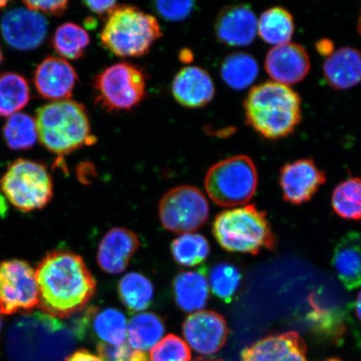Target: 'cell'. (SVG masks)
Masks as SVG:
<instances>
[{"instance_id": "1", "label": "cell", "mask_w": 361, "mask_h": 361, "mask_svg": "<svg viewBox=\"0 0 361 361\" xmlns=\"http://www.w3.org/2000/svg\"><path fill=\"white\" fill-rule=\"evenodd\" d=\"M39 307L45 314L66 319L80 313L97 290V281L80 256L66 250L49 252L35 270Z\"/></svg>"}, {"instance_id": "2", "label": "cell", "mask_w": 361, "mask_h": 361, "mask_svg": "<svg viewBox=\"0 0 361 361\" xmlns=\"http://www.w3.org/2000/svg\"><path fill=\"white\" fill-rule=\"evenodd\" d=\"M247 123L269 140L288 137L301 121V99L288 85L268 81L256 85L245 101Z\"/></svg>"}, {"instance_id": "3", "label": "cell", "mask_w": 361, "mask_h": 361, "mask_svg": "<svg viewBox=\"0 0 361 361\" xmlns=\"http://www.w3.org/2000/svg\"><path fill=\"white\" fill-rule=\"evenodd\" d=\"M56 318L44 313L27 314L8 331L6 349L11 361H66L67 336Z\"/></svg>"}, {"instance_id": "4", "label": "cell", "mask_w": 361, "mask_h": 361, "mask_svg": "<svg viewBox=\"0 0 361 361\" xmlns=\"http://www.w3.org/2000/svg\"><path fill=\"white\" fill-rule=\"evenodd\" d=\"M35 123L39 142L59 156L70 154L96 141L87 112L78 102L65 100L47 104L36 112Z\"/></svg>"}, {"instance_id": "5", "label": "cell", "mask_w": 361, "mask_h": 361, "mask_svg": "<svg viewBox=\"0 0 361 361\" xmlns=\"http://www.w3.org/2000/svg\"><path fill=\"white\" fill-rule=\"evenodd\" d=\"M213 233L219 245L228 252L256 255L276 248L267 214L255 204L222 212L216 216Z\"/></svg>"}, {"instance_id": "6", "label": "cell", "mask_w": 361, "mask_h": 361, "mask_svg": "<svg viewBox=\"0 0 361 361\" xmlns=\"http://www.w3.org/2000/svg\"><path fill=\"white\" fill-rule=\"evenodd\" d=\"M161 36L154 16L137 7L119 6L107 17L101 33L102 47L116 56L141 57Z\"/></svg>"}, {"instance_id": "7", "label": "cell", "mask_w": 361, "mask_h": 361, "mask_svg": "<svg viewBox=\"0 0 361 361\" xmlns=\"http://www.w3.org/2000/svg\"><path fill=\"white\" fill-rule=\"evenodd\" d=\"M204 184L207 195L216 205L240 207L254 197L258 188V171L250 157H232L212 166Z\"/></svg>"}, {"instance_id": "8", "label": "cell", "mask_w": 361, "mask_h": 361, "mask_svg": "<svg viewBox=\"0 0 361 361\" xmlns=\"http://www.w3.org/2000/svg\"><path fill=\"white\" fill-rule=\"evenodd\" d=\"M0 187L11 204L25 213L43 209L53 197L52 179L47 166L23 158L8 166Z\"/></svg>"}, {"instance_id": "9", "label": "cell", "mask_w": 361, "mask_h": 361, "mask_svg": "<svg viewBox=\"0 0 361 361\" xmlns=\"http://www.w3.org/2000/svg\"><path fill=\"white\" fill-rule=\"evenodd\" d=\"M97 102L106 111H128L147 94V79L141 68L128 62L112 65L94 79Z\"/></svg>"}, {"instance_id": "10", "label": "cell", "mask_w": 361, "mask_h": 361, "mask_svg": "<svg viewBox=\"0 0 361 361\" xmlns=\"http://www.w3.org/2000/svg\"><path fill=\"white\" fill-rule=\"evenodd\" d=\"M209 213V203L204 194L188 185L171 189L160 201L161 223L176 233L196 231L207 222Z\"/></svg>"}, {"instance_id": "11", "label": "cell", "mask_w": 361, "mask_h": 361, "mask_svg": "<svg viewBox=\"0 0 361 361\" xmlns=\"http://www.w3.org/2000/svg\"><path fill=\"white\" fill-rule=\"evenodd\" d=\"M39 305L35 270L25 261L12 259L0 264V314L31 312Z\"/></svg>"}, {"instance_id": "12", "label": "cell", "mask_w": 361, "mask_h": 361, "mask_svg": "<svg viewBox=\"0 0 361 361\" xmlns=\"http://www.w3.org/2000/svg\"><path fill=\"white\" fill-rule=\"evenodd\" d=\"M48 21L42 13L16 8L4 13L0 29L4 42L18 51H32L42 45L48 33Z\"/></svg>"}, {"instance_id": "13", "label": "cell", "mask_w": 361, "mask_h": 361, "mask_svg": "<svg viewBox=\"0 0 361 361\" xmlns=\"http://www.w3.org/2000/svg\"><path fill=\"white\" fill-rule=\"evenodd\" d=\"M185 341L202 355H212L223 348L228 337L224 316L215 311L201 310L188 315L183 324Z\"/></svg>"}, {"instance_id": "14", "label": "cell", "mask_w": 361, "mask_h": 361, "mask_svg": "<svg viewBox=\"0 0 361 361\" xmlns=\"http://www.w3.org/2000/svg\"><path fill=\"white\" fill-rule=\"evenodd\" d=\"M326 182V173L310 158L282 166L279 184L283 200L293 205L308 202Z\"/></svg>"}, {"instance_id": "15", "label": "cell", "mask_w": 361, "mask_h": 361, "mask_svg": "<svg viewBox=\"0 0 361 361\" xmlns=\"http://www.w3.org/2000/svg\"><path fill=\"white\" fill-rule=\"evenodd\" d=\"M215 33L225 45L247 47L254 42L258 34V20L247 4H233L224 8L216 17Z\"/></svg>"}, {"instance_id": "16", "label": "cell", "mask_w": 361, "mask_h": 361, "mask_svg": "<svg viewBox=\"0 0 361 361\" xmlns=\"http://www.w3.org/2000/svg\"><path fill=\"white\" fill-rule=\"evenodd\" d=\"M78 78L73 66L62 58L49 56L35 71L34 83L40 96L47 100H69Z\"/></svg>"}, {"instance_id": "17", "label": "cell", "mask_w": 361, "mask_h": 361, "mask_svg": "<svg viewBox=\"0 0 361 361\" xmlns=\"http://www.w3.org/2000/svg\"><path fill=\"white\" fill-rule=\"evenodd\" d=\"M265 70L275 82L286 85L297 84L309 74L310 56L300 44L290 42L279 45L268 52Z\"/></svg>"}, {"instance_id": "18", "label": "cell", "mask_w": 361, "mask_h": 361, "mask_svg": "<svg viewBox=\"0 0 361 361\" xmlns=\"http://www.w3.org/2000/svg\"><path fill=\"white\" fill-rule=\"evenodd\" d=\"M241 361H308L307 346L296 331L269 336L243 350Z\"/></svg>"}, {"instance_id": "19", "label": "cell", "mask_w": 361, "mask_h": 361, "mask_svg": "<svg viewBox=\"0 0 361 361\" xmlns=\"http://www.w3.org/2000/svg\"><path fill=\"white\" fill-rule=\"evenodd\" d=\"M140 247L139 239L130 230L114 228L103 237L97 252V263L107 274L124 272Z\"/></svg>"}, {"instance_id": "20", "label": "cell", "mask_w": 361, "mask_h": 361, "mask_svg": "<svg viewBox=\"0 0 361 361\" xmlns=\"http://www.w3.org/2000/svg\"><path fill=\"white\" fill-rule=\"evenodd\" d=\"M171 92L180 106L200 108L213 100L215 87L213 80L205 70L197 66H188L176 75Z\"/></svg>"}, {"instance_id": "21", "label": "cell", "mask_w": 361, "mask_h": 361, "mask_svg": "<svg viewBox=\"0 0 361 361\" xmlns=\"http://www.w3.org/2000/svg\"><path fill=\"white\" fill-rule=\"evenodd\" d=\"M332 265L347 290L361 287V233L349 232L336 245Z\"/></svg>"}, {"instance_id": "22", "label": "cell", "mask_w": 361, "mask_h": 361, "mask_svg": "<svg viewBox=\"0 0 361 361\" xmlns=\"http://www.w3.org/2000/svg\"><path fill=\"white\" fill-rule=\"evenodd\" d=\"M324 78L331 87L344 90L361 82V52L351 47L334 51L323 67Z\"/></svg>"}, {"instance_id": "23", "label": "cell", "mask_w": 361, "mask_h": 361, "mask_svg": "<svg viewBox=\"0 0 361 361\" xmlns=\"http://www.w3.org/2000/svg\"><path fill=\"white\" fill-rule=\"evenodd\" d=\"M173 290L176 303L185 312H198L209 301V281L201 270L178 274L174 279Z\"/></svg>"}, {"instance_id": "24", "label": "cell", "mask_w": 361, "mask_h": 361, "mask_svg": "<svg viewBox=\"0 0 361 361\" xmlns=\"http://www.w3.org/2000/svg\"><path fill=\"white\" fill-rule=\"evenodd\" d=\"M82 323L92 324L94 336L100 342L117 345L126 342L128 322L123 312L116 309H90Z\"/></svg>"}, {"instance_id": "25", "label": "cell", "mask_w": 361, "mask_h": 361, "mask_svg": "<svg viewBox=\"0 0 361 361\" xmlns=\"http://www.w3.org/2000/svg\"><path fill=\"white\" fill-rule=\"evenodd\" d=\"M165 333L164 322L153 313H142L133 316L128 323V344L133 349L146 352L161 341Z\"/></svg>"}, {"instance_id": "26", "label": "cell", "mask_w": 361, "mask_h": 361, "mask_svg": "<svg viewBox=\"0 0 361 361\" xmlns=\"http://www.w3.org/2000/svg\"><path fill=\"white\" fill-rule=\"evenodd\" d=\"M295 23L290 11L283 7H272L262 13L258 20V34L266 43L274 47L290 42Z\"/></svg>"}, {"instance_id": "27", "label": "cell", "mask_w": 361, "mask_h": 361, "mask_svg": "<svg viewBox=\"0 0 361 361\" xmlns=\"http://www.w3.org/2000/svg\"><path fill=\"white\" fill-rule=\"evenodd\" d=\"M259 65L248 54L233 53L226 57L221 66V76L226 84L234 90L250 87L258 78Z\"/></svg>"}, {"instance_id": "28", "label": "cell", "mask_w": 361, "mask_h": 361, "mask_svg": "<svg viewBox=\"0 0 361 361\" xmlns=\"http://www.w3.org/2000/svg\"><path fill=\"white\" fill-rule=\"evenodd\" d=\"M30 99L29 84L23 76L12 72L0 75V116L16 114Z\"/></svg>"}, {"instance_id": "29", "label": "cell", "mask_w": 361, "mask_h": 361, "mask_svg": "<svg viewBox=\"0 0 361 361\" xmlns=\"http://www.w3.org/2000/svg\"><path fill=\"white\" fill-rule=\"evenodd\" d=\"M121 302L132 312H140L150 306L154 288L143 274L132 272L121 279L118 287Z\"/></svg>"}, {"instance_id": "30", "label": "cell", "mask_w": 361, "mask_h": 361, "mask_svg": "<svg viewBox=\"0 0 361 361\" xmlns=\"http://www.w3.org/2000/svg\"><path fill=\"white\" fill-rule=\"evenodd\" d=\"M331 203L341 218L361 221V176L350 177L338 183L334 189Z\"/></svg>"}, {"instance_id": "31", "label": "cell", "mask_w": 361, "mask_h": 361, "mask_svg": "<svg viewBox=\"0 0 361 361\" xmlns=\"http://www.w3.org/2000/svg\"><path fill=\"white\" fill-rule=\"evenodd\" d=\"M90 39L82 27L74 23H65L58 27L52 39L56 53L67 60L75 61L85 55Z\"/></svg>"}, {"instance_id": "32", "label": "cell", "mask_w": 361, "mask_h": 361, "mask_svg": "<svg viewBox=\"0 0 361 361\" xmlns=\"http://www.w3.org/2000/svg\"><path fill=\"white\" fill-rule=\"evenodd\" d=\"M3 135L7 146L12 150H28L38 139L35 120L25 113L18 112L8 117L4 126Z\"/></svg>"}, {"instance_id": "33", "label": "cell", "mask_w": 361, "mask_h": 361, "mask_svg": "<svg viewBox=\"0 0 361 361\" xmlns=\"http://www.w3.org/2000/svg\"><path fill=\"white\" fill-rule=\"evenodd\" d=\"M171 251L178 264L184 267H194L209 256L210 245L201 234L183 233L171 243Z\"/></svg>"}, {"instance_id": "34", "label": "cell", "mask_w": 361, "mask_h": 361, "mask_svg": "<svg viewBox=\"0 0 361 361\" xmlns=\"http://www.w3.org/2000/svg\"><path fill=\"white\" fill-rule=\"evenodd\" d=\"M241 283L240 271L231 264L219 263L210 271L209 286L211 290L226 303L233 301L240 288Z\"/></svg>"}, {"instance_id": "35", "label": "cell", "mask_w": 361, "mask_h": 361, "mask_svg": "<svg viewBox=\"0 0 361 361\" xmlns=\"http://www.w3.org/2000/svg\"><path fill=\"white\" fill-rule=\"evenodd\" d=\"M190 348L179 336L170 334L153 347L150 361H191Z\"/></svg>"}, {"instance_id": "36", "label": "cell", "mask_w": 361, "mask_h": 361, "mask_svg": "<svg viewBox=\"0 0 361 361\" xmlns=\"http://www.w3.org/2000/svg\"><path fill=\"white\" fill-rule=\"evenodd\" d=\"M97 350L102 361H149L145 352L133 349L128 342L117 345L99 342Z\"/></svg>"}, {"instance_id": "37", "label": "cell", "mask_w": 361, "mask_h": 361, "mask_svg": "<svg viewBox=\"0 0 361 361\" xmlns=\"http://www.w3.org/2000/svg\"><path fill=\"white\" fill-rule=\"evenodd\" d=\"M193 1H157L156 11L164 19L169 21L186 20L194 10Z\"/></svg>"}, {"instance_id": "38", "label": "cell", "mask_w": 361, "mask_h": 361, "mask_svg": "<svg viewBox=\"0 0 361 361\" xmlns=\"http://www.w3.org/2000/svg\"><path fill=\"white\" fill-rule=\"evenodd\" d=\"M27 8L36 12L47 13L55 16H61L68 8L69 2L66 0L60 1H24Z\"/></svg>"}, {"instance_id": "39", "label": "cell", "mask_w": 361, "mask_h": 361, "mask_svg": "<svg viewBox=\"0 0 361 361\" xmlns=\"http://www.w3.org/2000/svg\"><path fill=\"white\" fill-rule=\"evenodd\" d=\"M84 4L90 11L99 16L106 17V19L119 6L116 1H85Z\"/></svg>"}, {"instance_id": "40", "label": "cell", "mask_w": 361, "mask_h": 361, "mask_svg": "<svg viewBox=\"0 0 361 361\" xmlns=\"http://www.w3.org/2000/svg\"><path fill=\"white\" fill-rule=\"evenodd\" d=\"M66 361H102L99 356L87 350H79L68 356Z\"/></svg>"}, {"instance_id": "41", "label": "cell", "mask_w": 361, "mask_h": 361, "mask_svg": "<svg viewBox=\"0 0 361 361\" xmlns=\"http://www.w3.org/2000/svg\"><path fill=\"white\" fill-rule=\"evenodd\" d=\"M316 49L320 55L329 57L334 52V43L331 39H320L316 43Z\"/></svg>"}, {"instance_id": "42", "label": "cell", "mask_w": 361, "mask_h": 361, "mask_svg": "<svg viewBox=\"0 0 361 361\" xmlns=\"http://www.w3.org/2000/svg\"><path fill=\"white\" fill-rule=\"evenodd\" d=\"M355 308L356 315H357L361 322V291L358 293L357 298H356Z\"/></svg>"}, {"instance_id": "43", "label": "cell", "mask_w": 361, "mask_h": 361, "mask_svg": "<svg viewBox=\"0 0 361 361\" xmlns=\"http://www.w3.org/2000/svg\"><path fill=\"white\" fill-rule=\"evenodd\" d=\"M194 361H224V360H207V359H204V358H197V359H196Z\"/></svg>"}, {"instance_id": "44", "label": "cell", "mask_w": 361, "mask_h": 361, "mask_svg": "<svg viewBox=\"0 0 361 361\" xmlns=\"http://www.w3.org/2000/svg\"><path fill=\"white\" fill-rule=\"evenodd\" d=\"M8 1H2V0H0V8H3L8 6Z\"/></svg>"}, {"instance_id": "45", "label": "cell", "mask_w": 361, "mask_h": 361, "mask_svg": "<svg viewBox=\"0 0 361 361\" xmlns=\"http://www.w3.org/2000/svg\"><path fill=\"white\" fill-rule=\"evenodd\" d=\"M3 61H4L3 53L1 51V49H0V65L2 64Z\"/></svg>"}, {"instance_id": "46", "label": "cell", "mask_w": 361, "mask_h": 361, "mask_svg": "<svg viewBox=\"0 0 361 361\" xmlns=\"http://www.w3.org/2000/svg\"><path fill=\"white\" fill-rule=\"evenodd\" d=\"M324 361H342V360H338V359H336V358H333V359H328V360H324Z\"/></svg>"}, {"instance_id": "47", "label": "cell", "mask_w": 361, "mask_h": 361, "mask_svg": "<svg viewBox=\"0 0 361 361\" xmlns=\"http://www.w3.org/2000/svg\"><path fill=\"white\" fill-rule=\"evenodd\" d=\"M2 329V320L1 318H0V331H1Z\"/></svg>"}]
</instances>
